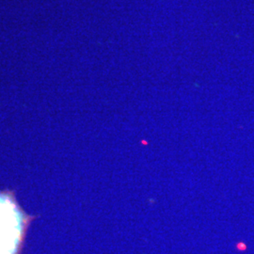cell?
<instances>
[{
  "label": "cell",
  "mask_w": 254,
  "mask_h": 254,
  "mask_svg": "<svg viewBox=\"0 0 254 254\" xmlns=\"http://www.w3.org/2000/svg\"><path fill=\"white\" fill-rule=\"evenodd\" d=\"M27 218L11 194L0 193V254H16Z\"/></svg>",
  "instance_id": "6da1fadb"
}]
</instances>
